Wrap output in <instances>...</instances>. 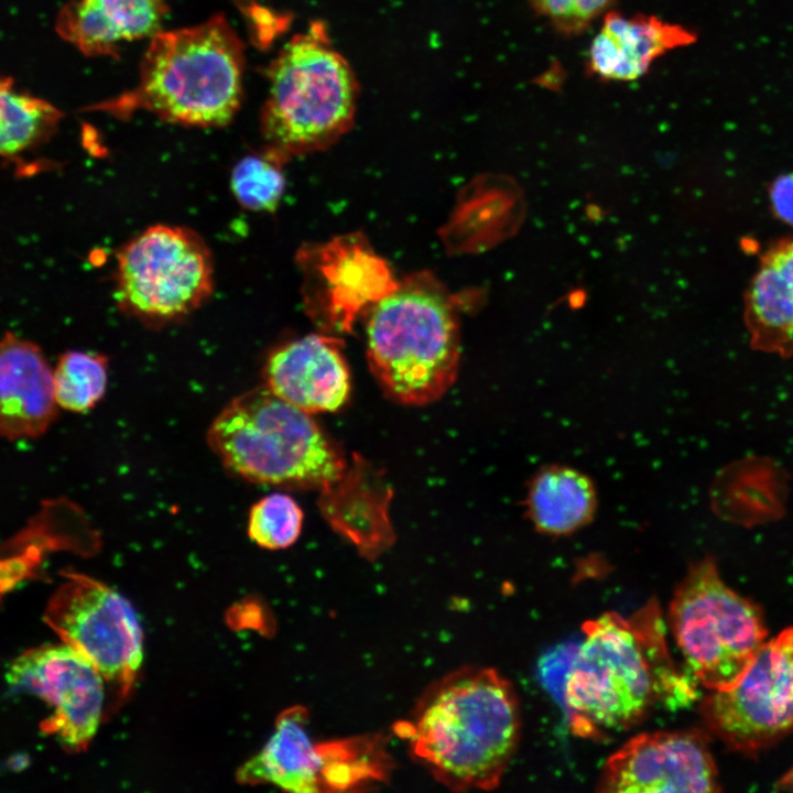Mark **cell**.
<instances>
[{"label": "cell", "mask_w": 793, "mask_h": 793, "mask_svg": "<svg viewBox=\"0 0 793 793\" xmlns=\"http://www.w3.org/2000/svg\"><path fill=\"white\" fill-rule=\"evenodd\" d=\"M340 339L307 335L274 349L264 365V384L312 414L334 412L347 401L350 374Z\"/></svg>", "instance_id": "obj_15"}, {"label": "cell", "mask_w": 793, "mask_h": 793, "mask_svg": "<svg viewBox=\"0 0 793 793\" xmlns=\"http://www.w3.org/2000/svg\"><path fill=\"white\" fill-rule=\"evenodd\" d=\"M367 359L393 401L423 405L454 383L459 365L458 307L433 274L414 273L370 308Z\"/></svg>", "instance_id": "obj_4"}, {"label": "cell", "mask_w": 793, "mask_h": 793, "mask_svg": "<svg viewBox=\"0 0 793 793\" xmlns=\"http://www.w3.org/2000/svg\"><path fill=\"white\" fill-rule=\"evenodd\" d=\"M345 762L343 739L314 741L308 732V711L296 705L279 715L272 735L238 769L237 780L296 793L336 792Z\"/></svg>", "instance_id": "obj_14"}, {"label": "cell", "mask_w": 793, "mask_h": 793, "mask_svg": "<svg viewBox=\"0 0 793 793\" xmlns=\"http://www.w3.org/2000/svg\"><path fill=\"white\" fill-rule=\"evenodd\" d=\"M529 512L535 526L548 534H566L580 528L596 506L590 480L565 467L545 469L529 491Z\"/></svg>", "instance_id": "obj_19"}, {"label": "cell", "mask_w": 793, "mask_h": 793, "mask_svg": "<svg viewBox=\"0 0 793 793\" xmlns=\"http://www.w3.org/2000/svg\"><path fill=\"white\" fill-rule=\"evenodd\" d=\"M63 115L51 102L15 88L0 76V155L33 150L56 132Z\"/></svg>", "instance_id": "obj_22"}, {"label": "cell", "mask_w": 793, "mask_h": 793, "mask_svg": "<svg viewBox=\"0 0 793 793\" xmlns=\"http://www.w3.org/2000/svg\"><path fill=\"white\" fill-rule=\"evenodd\" d=\"M669 622L688 674L709 691L735 685L767 638L760 608L725 584L710 557L677 585Z\"/></svg>", "instance_id": "obj_7"}, {"label": "cell", "mask_w": 793, "mask_h": 793, "mask_svg": "<svg viewBox=\"0 0 793 793\" xmlns=\"http://www.w3.org/2000/svg\"><path fill=\"white\" fill-rule=\"evenodd\" d=\"M597 791L608 793L718 792L707 730L640 734L605 762Z\"/></svg>", "instance_id": "obj_13"}, {"label": "cell", "mask_w": 793, "mask_h": 793, "mask_svg": "<svg viewBox=\"0 0 793 793\" xmlns=\"http://www.w3.org/2000/svg\"><path fill=\"white\" fill-rule=\"evenodd\" d=\"M770 200L775 216L793 226V174L782 175L773 182Z\"/></svg>", "instance_id": "obj_28"}, {"label": "cell", "mask_w": 793, "mask_h": 793, "mask_svg": "<svg viewBox=\"0 0 793 793\" xmlns=\"http://www.w3.org/2000/svg\"><path fill=\"white\" fill-rule=\"evenodd\" d=\"M265 77L261 134L284 160L325 150L352 127L358 80L322 21L286 42Z\"/></svg>", "instance_id": "obj_5"}, {"label": "cell", "mask_w": 793, "mask_h": 793, "mask_svg": "<svg viewBox=\"0 0 793 793\" xmlns=\"http://www.w3.org/2000/svg\"><path fill=\"white\" fill-rule=\"evenodd\" d=\"M166 12V0H68L55 30L86 56L115 57L121 44L160 32Z\"/></svg>", "instance_id": "obj_18"}, {"label": "cell", "mask_w": 793, "mask_h": 793, "mask_svg": "<svg viewBox=\"0 0 793 793\" xmlns=\"http://www.w3.org/2000/svg\"><path fill=\"white\" fill-rule=\"evenodd\" d=\"M297 262L308 316L328 332L350 330L365 308H371L399 283L388 262L360 233L302 247Z\"/></svg>", "instance_id": "obj_12"}, {"label": "cell", "mask_w": 793, "mask_h": 793, "mask_svg": "<svg viewBox=\"0 0 793 793\" xmlns=\"http://www.w3.org/2000/svg\"><path fill=\"white\" fill-rule=\"evenodd\" d=\"M108 381V360L97 352L68 350L53 370L57 405L72 412H86L102 398Z\"/></svg>", "instance_id": "obj_23"}, {"label": "cell", "mask_w": 793, "mask_h": 793, "mask_svg": "<svg viewBox=\"0 0 793 793\" xmlns=\"http://www.w3.org/2000/svg\"><path fill=\"white\" fill-rule=\"evenodd\" d=\"M57 416L53 371L41 348L13 333L0 338V437L43 435Z\"/></svg>", "instance_id": "obj_16"}, {"label": "cell", "mask_w": 793, "mask_h": 793, "mask_svg": "<svg viewBox=\"0 0 793 793\" xmlns=\"http://www.w3.org/2000/svg\"><path fill=\"white\" fill-rule=\"evenodd\" d=\"M97 535L84 511L70 500L59 497L44 500L26 524L4 545L7 551H22L10 557V565L22 566L39 558L43 551L54 548H90Z\"/></svg>", "instance_id": "obj_21"}, {"label": "cell", "mask_w": 793, "mask_h": 793, "mask_svg": "<svg viewBox=\"0 0 793 793\" xmlns=\"http://www.w3.org/2000/svg\"><path fill=\"white\" fill-rule=\"evenodd\" d=\"M115 281V297L124 313L163 324L185 317L209 298L213 260L193 230L155 225L118 252Z\"/></svg>", "instance_id": "obj_8"}, {"label": "cell", "mask_w": 793, "mask_h": 793, "mask_svg": "<svg viewBox=\"0 0 793 793\" xmlns=\"http://www.w3.org/2000/svg\"><path fill=\"white\" fill-rule=\"evenodd\" d=\"M7 681L12 689L48 705L51 715L42 723L45 734L72 752L87 749L106 702V681L87 658L64 642L36 647L10 664Z\"/></svg>", "instance_id": "obj_11"}, {"label": "cell", "mask_w": 793, "mask_h": 793, "mask_svg": "<svg viewBox=\"0 0 793 793\" xmlns=\"http://www.w3.org/2000/svg\"><path fill=\"white\" fill-rule=\"evenodd\" d=\"M616 0H529L532 10L556 32L575 36L605 15Z\"/></svg>", "instance_id": "obj_26"}, {"label": "cell", "mask_w": 793, "mask_h": 793, "mask_svg": "<svg viewBox=\"0 0 793 793\" xmlns=\"http://www.w3.org/2000/svg\"><path fill=\"white\" fill-rule=\"evenodd\" d=\"M520 725L511 683L493 669L465 666L427 687L394 731L446 787L493 790L517 750Z\"/></svg>", "instance_id": "obj_2"}, {"label": "cell", "mask_w": 793, "mask_h": 793, "mask_svg": "<svg viewBox=\"0 0 793 793\" xmlns=\"http://www.w3.org/2000/svg\"><path fill=\"white\" fill-rule=\"evenodd\" d=\"M706 730L729 749L756 753L793 730V628L764 642L727 689L710 691L699 706Z\"/></svg>", "instance_id": "obj_10"}, {"label": "cell", "mask_w": 793, "mask_h": 793, "mask_svg": "<svg viewBox=\"0 0 793 793\" xmlns=\"http://www.w3.org/2000/svg\"><path fill=\"white\" fill-rule=\"evenodd\" d=\"M761 262L772 268L793 291V238L776 241L765 251Z\"/></svg>", "instance_id": "obj_27"}, {"label": "cell", "mask_w": 793, "mask_h": 793, "mask_svg": "<svg viewBox=\"0 0 793 793\" xmlns=\"http://www.w3.org/2000/svg\"><path fill=\"white\" fill-rule=\"evenodd\" d=\"M302 524L303 512L296 501L284 493H272L252 506L248 534L261 547L281 550L298 539Z\"/></svg>", "instance_id": "obj_25"}, {"label": "cell", "mask_w": 793, "mask_h": 793, "mask_svg": "<svg viewBox=\"0 0 793 793\" xmlns=\"http://www.w3.org/2000/svg\"><path fill=\"white\" fill-rule=\"evenodd\" d=\"M208 443L228 470L256 484L329 488L346 471L340 450L311 414L265 384L221 410Z\"/></svg>", "instance_id": "obj_6"}, {"label": "cell", "mask_w": 793, "mask_h": 793, "mask_svg": "<svg viewBox=\"0 0 793 793\" xmlns=\"http://www.w3.org/2000/svg\"><path fill=\"white\" fill-rule=\"evenodd\" d=\"M48 600L44 621L62 641L100 672L122 700L143 660V633L132 605L118 591L87 575L65 572Z\"/></svg>", "instance_id": "obj_9"}, {"label": "cell", "mask_w": 793, "mask_h": 793, "mask_svg": "<svg viewBox=\"0 0 793 793\" xmlns=\"http://www.w3.org/2000/svg\"><path fill=\"white\" fill-rule=\"evenodd\" d=\"M245 45L222 14L150 39L137 84L85 107L126 120L138 111L185 127L219 128L237 113L243 93Z\"/></svg>", "instance_id": "obj_3"}, {"label": "cell", "mask_w": 793, "mask_h": 793, "mask_svg": "<svg viewBox=\"0 0 793 793\" xmlns=\"http://www.w3.org/2000/svg\"><path fill=\"white\" fill-rule=\"evenodd\" d=\"M583 631L565 684L575 734L599 738L638 725L655 709H680L697 698V683L671 658L655 599L629 617L605 612Z\"/></svg>", "instance_id": "obj_1"}, {"label": "cell", "mask_w": 793, "mask_h": 793, "mask_svg": "<svg viewBox=\"0 0 793 793\" xmlns=\"http://www.w3.org/2000/svg\"><path fill=\"white\" fill-rule=\"evenodd\" d=\"M585 298L586 297H585L584 292L575 291L571 294L568 301H569L571 306L574 308V307H579L584 303Z\"/></svg>", "instance_id": "obj_29"}, {"label": "cell", "mask_w": 793, "mask_h": 793, "mask_svg": "<svg viewBox=\"0 0 793 793\" xmlns=\"http://www.w3.org/2000/svg\"><path fill=\"white\" fill-rule=\"evenodd\" d=\"M285 162L267 146L241 157L233 166L230 178L238 203L253 211H274L285 188Z\"/></svg>", "instance_id": "obj_24"}, {"label": "cell", "mask_w": 793, "mask_h": 793, "mask_svg": "<svg viewBox=\"0 0 793 793\" xmlns=\"http://www.w3.org/2000/svg\"><path fill=\"white\" fill-rule=\"evenodd\" d=\"M694 41L691 30L658 17L608 11L590 43L587 72L602 82H633L659 57Z\"/></svg>", "instance_id": "obj_17"}, {"label": "cell", "mask_w": 793, "mask_h": 793, "mask_svg": "<svg viewBox=\"0 0 793 793\" xmlns=\"http://www.w3.org/2000/svg\"><path fill=\"white\" fill-rule=\"evenodd\" d=\"M745 322L754 349L793 356V291L762 262L746 293Z\"/></svg>", "instance_id": "obj_20"}]
</instances>
